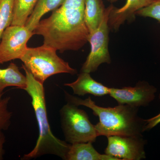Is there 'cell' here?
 Returning a JSON list of instances; mask_svg holds the SVG:
<instances>
[{
    "label": "cell",
    "mask_w": 160,
    "mask_h": 160,
    "mask_svg": "<svg viewBox=\"0 0 160 160\" xmlns=\"http://www.w3.org/2000/svg\"><path fill=\"white\" fill-rule=\"evenodd\" d=\"M154 0H127L126 4L121 8L113 7L110 12L109 18V28L114 30L118 29L125 21L132 18L136 12L149 6Z\"/></svg>",
    "instance_id": "11"
},
{
    "label": "cell",
    "mask_w": 160,
    "mask_h": 160,
    "mask_svg": "<svg viewBox=\"0 0 160 160\" xmlns=\"http://www.w3.org/2000/svg\"><path fill=\"white\" fill-rule=\"evenodd\" d=\"M106 9L102 0L85 1V22L89 34L99 26Z\"/></svg>",
    "instance_id": "14"
},
{
    "label": "cell",
    "mask_w": 160,
    "mask_h": 160,
    "mask_svg": "<svg viewBox=\"0 0 160 160\" xmlns=\"http://www.w3.org/2000/svg\"><path fill=\"white\" fill-rule=\"evenodd\" d=\"M86 0H65L50 17L41 20L32 33L42 36L44 44L60 52L78 51L88 42L85 19Z\"/></svg>",
    "instance_id": "1"
},
{
    "label": "cell",
    "mask_w": 160,
    "mask_h": 160,
    "mask_svg": "<svg viewBox=\"0 0 160 160\" xmlns=\"http://www.w3.org/2000/svg\"><path fill=\"white\" fill-rule=\"evenodd\" d=\"M57 51L55 48L45 44L37 47H28L20 60L34 78L42 84L54 75L76 74V69L60 58Z\"/></svg>",
    "instance_id": "4"
},
{
    "label": "cell",
    "mask_w": 160,
    "mask_h": 160,
    "mask_svg": "<svg viewBox=\"0 0 160 160\" xmlns=\"http://www.w3.org/2000/svg\"><path fill=\"white\" fill-rule=\"evenodd\" d=\"M38 0H13V19L11 25L25 26Z\"/></svg>",
    "instance_id": "16"
},
{
    "label": "cell",
    "mask_w": 160,
    "mask_h": 160,
    "mask_svg": "<svg viewBox=\"0 0 160 160\" xmlns=\"http://www.w3.org/2000/svg\"><path fill=\"white\" fill-rule=\"evenodd\" d=\"M26 26L11 25L3 32L0 41V64L21 58L33 36Z\"/></svg>",
    "instance_id": "7"
},
{
    "label": "cell",
    "mask_w": 160,
    "mask_h": 160,
    "mask_svg": "<svg viewBox=\"0 0 160 160\" xmlns=\"http://www.w3.org/2000/svg\"><path fill=\"white\" fill-rule=\"evenodd\" d=\"M64 86L71 88L73 93L78 96L91 94L102 97L109 95L110 92V88L93 79L90 73L82 72L75 82L65 83Z\"/></svg>",
    "instance_id": "10"
},
{
    "label": "cell",
    "mask_w": 160,
    "mask_h": 160,
    "mask_svg": "<svg viewBox=\"0 0 160 160\" xmlns=\"http://www.w3.org/2000/svg\"><path fill=\"white\" fill-rule=\"evenodd\" d=\"M108 2H110L111 3L115 2H117L118 0H107Z\"/></svg>",
    "instance_id": "22"
},
{
    "label": "cell",
    "mask_w": 160,
    "mask_h": 160,
    "mask_svg": "<svg viewBox=\"0 0 160 160\" xmlns=\"http://www.w3.org/2000/svg\"><path fill=\"white\" fill-rule=\"evenodd\" d=\"M0 1H1V0H0Z\"/></svg>",
    "instance_id": "23"
},
{
    "label": "cell",
    "mask_w": 160,
    "mask_h": 160,
    "mask_svg": "<svg viewBox=\"0 0 160 160\" xmlns=\"http://www.w3.org/2000/svg\"><path fill=\"white\" fill-rule=\"evenodd\" d=\"M135 15L152 18L160 22V0H154L149 6L138 10Z\"/></svg>",
    "instance_id": "19"
},
{
    "label": "cell",
    "mask_w": 160,
    "mask_h": 160,
    "mask_svg": "<svg viewBox=\"0 0 160 160\" xmlns=\"http://www.w3.org/2000/svg\"><path fill=\"white\" fill-rule=\"evenodd\" d=\"M27 78V87L25 89L31 98V103L37 120L39 136L34 148L23 160L37 158L45 155H54L66 160V154L71 144L58 138L50 129L46 109L45 89L43 84L33 77L24 65L22 66Z\"/></svg>",
    "instance_id": "3"
},
{
    "label": "cell",
    "mask_w": 160,
    "mask_h": 160,
    "mask_svg": "<svg viewBox=\"0 0 160 160\" xmlns=\"http://www.w3.org/2000/svg\"><path fill=\"white\" fill-rule=\"evenodd\" d=\"M65 92L67 102L88 107L98 117L99 122L95 125L98 136H143L146 121L138 115V108L127 105L101 107L96 105L90 97L83 100Z\"/></svg>",
    "instance_id": "2"
},
{
    "label": "cell",
    "mask_w": 160,
    "mask_h": 160,
    "mask_svg": "<svg viewBox=\"0 0 160 160\" xmlns=\"http://www.w3.org/2000/svg\"><path fill=\"white\" fill-rule=\"evenodd\" d=\"M106 154L118 160H141L146 158L145 146L147 141L143 136L107 137Z\"/></svg>",
    "instance_id": "8"
},
{
    "label": "cell",
    "mask_w": 160,
    "mask_h": 160,
    "mask_svg": "<svg viewBox=\"0 0 160 160\" xmlns=\"http://www.w3.org/2000/svg\"><path fill=\"white\" fill-rule=\"evenodd\" d=\"M61 126L65 140L69 144L95 142L98 137L95 125L86 111L67 102L60 110Z\"/></svg>",
    "instance_id": "5"
},
{
    "label": "cell",
    "mask_w": 160,
    "mask_h": 160,
    "mask_svg": "<svg viewBox=\"0 0 160 160\" xmlns=\"http://www.w3.org/2000/svg\"><path fill=\"white\" fill-rule=\"evenodd\" d=\"M92 142L76 143L70 145L66 160H118L107 154H102L94 148Z\"/></svg>",
    "instance_id": "12"
},
{
    "label": "cell",
    "mask_w": 160,
    "mask_h": 160,
    "mask_svg": "<svg viewBox=\"0 0 160 160\" xmlns=\"http://www.w3.org/2000/svg\"><path fill=\"white\" fill-rule=\"evenodd\" d=\"M10 97L0 98V130H7L11 125L12 112L9 111L8 105Z\"/></svg>",
    "instance_id": "18"
},
{
    "label": "cell",
    "mask_w": 160,
    "mask_h": 160,
    "mask_svg": "<svg viewBox=\"0 0 160 160\" xmlns=\"http://www.w3.org/2000/svg\"><path fill=\"white\" fill-rule=\"evenodd\" d=\"M6 142V137L3 133L2 131L0 130V160L3 159L5 150L4 149V144Z\"/></svg>",
    "instance_id": "21"
},
{
    "label": "cell",
    "mask_w": 160,
    "mask_h": 160,
    "mask_svg": "<svg viewBox=\"0 0 160 160\" xmlns=\"http://www.w3.org/2000/svg\"><path fill=\"white\" fill-rule=\"evenodd\" d=\"M27 78L20 71L16 64L11 62L6 69H0V98L4 89L8 87H16L25 90Z\"/></svg>",
    "instance_id": "13"
},
{
    "label": "cell",
    "mask_w": 160,
    "mask_h": 160,
    "mask_svg": "<svg viewBox=\"0 0 160 160\" xmlns=\"http://www.w3.org/2000/svg\"><path fill=\"white\" fill-rule=\"evenodd\" d=\"M13 0L0 1V41L3 32L11 26L13 19Z\"/></svg>",
    "instance_id": "17"
},
{
    "label": "cell",
    "mask_w": 160,
    "mask_h": 160,
    "mask_svg": "<svg viewBox=\"0 0 160 160\" xmlns=\"http://www.w3.org/2000/svg\"><path fill=\"white\" fill-rule=\"evenodd\" d=\"M159 99L160 101V92L159 94ZM146 125L145 127V132L151 130L160 123V112L157 115L146 119Z\"/></svg>",
    "instance_id": "20"
},
{
    "label": "cell",
    "mask_w": 160,
    "mask_h": 160,
    "mask_svg": "<svg viewBox=\"0 0 160 160\" xmlns=\"http://www.w3.org/2000/svg\"><path fill=\"white\" fill-rule=\"evenodd\" d=\"M110 5L106 8L102 22L97 29L89 34L88 42L91 45V50L81 69L82 72L90 73L97 70L103 63L111 62L108 45L109 41V18L112 9Z\"/></svg>",
    "instance_id": "6"
},
{
    "label": "cell",
    "mask_w": 160,
    "mask_h": 160,
    "mask_svg": "<svg viewBox=\"0 0 160 160\" xmlns=\"http://www.w3.org/2000/svg\"><path fill=\"white\" fill-rule=\"evenodd\" d=\"M157 89L146 82H140L134 87L110 88L109 95L118 105H127L139 108L149 106L155 98Z\"/></svg>",
    "instance_id": "9"
},
{
    "label": "cell",
    "mask_w": 160,
    "mask_h": 160,
    "mask_svg": "<svg viewBox=\"0 0 160 160\" xmlns=\"http://www.w3.org/2000/svg\"><path fill=\"white\" fill-rule=\"evenodd\" d=\"M65 0H38L25 26L33 31L43 16L49 11H54L63 4Z\"/></svg>",
    "instance_id": "15"
}]
</instances>
